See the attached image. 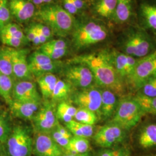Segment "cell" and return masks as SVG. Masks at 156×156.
Listing matches in <instances>:
<instances>
[{"label":"cell","mask_w":156,"mask_h":156,"mask_svg":"<svg viewBox=\"0 0 156 156\" xmlns=\"http://www.w3.org/2000/svg\"><path fill=\"white\" fill-rule=\"evenodd\" d=\"M71 62L82 63L88 67L95 82L103 89L109 90L117 95L123 94L122 79L113 66L109 49L76 56Z\"/></svg>","instance_id":"cell-1"},{"label":"cell","mask_w":156,"mask_h":156,"mask_svg":"<svg viewBox=\"0 0 156 156\" xmlns=\"http://www.w3.org/2000/svg\"><path fill=\"white\" fill-rule=\"evenodd\" d=\"M113 32L111 26L87 13L75 17L71 45L77 51L84 50L110 39Z\"/></svg>","instance_id":"cell-2"},{"label":"cell","mask_w":156,"mask_h":156,"mask_svg":"<svg viewBox=\"0 0 156 156\" xmlns=\"http://www.w3.org/2000/svg\"><path fill=\"white\" fill-rule=\"evenodd\" d=\"M117 50L136 58L149 55L156 49V40L136 23L119 29Z\"/></svg>","instance_id":"cell-3"},{"label":"cell","mask_w":156,"mask_h":156,"mask_svg":"<svg viewBox=\"0 0 156 156\" xmlns=\"http://www.w3.org/2000/svg\"><path fill=\"white\" fill-rule=\"evenodd\" d=\"M33 20L48 26L55 37L67 38L72 33L75 17L68 13L58 2H56L38 8Z\"/></svg>","instance_id":"cell-4"},{"label":"cell","mask_w":156,"mask_h":156,"mask_svg":"<svg viewBox=\"0 0 156 156\" xmlns=\"http://www.w3.org/2000/svg\"><path fill=\"white\" fill-rule=\"evenodd\" d=\"M145 114L140 104L134 97L124 98L117 104L111 123L124 130H128L139 123Z\"/></svg>","instance_id":"cell-5"},{"label":"cell","mask_w":156,"mask_h":156,"mask_svg":"<svg viewBox=\"0 0 156 156\" xmlns=\"http://www.w3.org/2000/svg\"><path fill=\"white\" fill-rule=\"evenodd\" d=\"M9 156H30L33 150V140L29 128L18 125L12 129L6 141Z\"/></svg>","instance_id":"cell-6"},{"label":"cell","mask_w":156,"mask_h":156,"mask_svg":"<svg viewBox=\"0 0 156 156\" xmlns=\"http://www.w3.org/2000/svg\"><path fill=\"white\" fill-rule=\"evenodd\" d=\"M66 81L72 86L82 89L90 87L94 80L89 68L82 63L71 62L62 69Z\"/></svg>","instance_id":"cell-7"},{"label":"cell","mask_w":156,"mask_h":156,"mask_svg":"<svg viewBox=\"0 0 156 156\" xmlns=\"http://www.w3.org/2000/svg\"><path fill=\"white\" fill-rule=\"evenodd\" d=\"M136 22L156 40V0L136 1Z\"/></svg>","instance_id":"cell-8"},{"label":"cell","mask_w":156,"mask_h":156,"mask_svg":"<svg viewBox=\"0 0 156 156\" xmlns=\"http://www.w3.org/2000/svg\"><path fill=\"white\" fill-rule=\"evenodd\" d=\"M154 77H156V50L138 59L134 73L128 80L135 87L140 89L147 80Z\"/></svg>","instance_id":"cell-9"},{"label":"cell","mask_w":156,"mask_h":156,"mask_svg":"<svg viewBox=\"0 0 156 156\" xmlns=\"http://www.w3.org/2000/svg\"><path fill=\"white\" fill-rule=\"evenodd\" d=\"M33 123L37 133L50 134L59 124L56 115V109L49 102L41 106L33 119Z\"/></svg>","instance_id":"cell-10"},{"label":"cell","mask_w":156,"mask_h":156,"mask_svg":"<svg viewBox=\"0 0 156 156\" xmlns=\"http://www.w3.org/2000/svg\"><path fill=\"white\" fill-rule=\"evenodd\" d=\"M73 101L79 108L88 109L101 116V90L90 87L77 91L73 95Z\"/></svg>","instance_id":"cell-11"},{"label":"cell","mask_w":156,"mask_h":156,"mask_svg":"<svg viewBox=\"0 0 156 156\" xmlns=\"http://www.w3.org/2000/svg\"><path fill=\"white\" fill-rule=\"evenodd\" d=\"M0 41L7 47L23 48L30 43L20 24L11 22L0 30Z\"/></svg>","instance_id":"cell-12"},{"label":"cell","mask_w":156,"mask_h":156,"mask_svg":"<svg viewBox=\"0 0 156 156\" xmlns=\"http://www.w3.org/2000/svg\"><path fill=\"white\" fill-rule=\"evenodd\" d=\"M136 8L135 0H117L113 20V28L120 29L136 23Z\"/></svg>","instance_id":"cell-13"},{"label":"cell","mask_w":156,"mask_h":156,"mask_svg":"<svg viewBox=\"0 0 156 156\" xmlns=\"http://www.w3.org/2000/svg\"><path fill=\"white\" fill-rule=\"evenodd\" d=\"M30 50L28 48H12V64L14 77L19 80L33 81L34 77L30 71L28 56Z\"/></svg>","instance_id":"cell-14"},{"label":"cell","mask_w":156,"mask_h":156,"mask_svg":"<svg viewBox=\"0 0 156 156\" xmlns=\"http://www.w3.org/2000/svg\"><path fill=\"white\" fill-rule=\"evenodd\" d=\"M12 19L17 24H27L33 20L37 7L31 0H8Z\"/></svg>","instance_id":"cell-15"},{"label":"cell","mask_w":156,"mask_h":156,"mask_svg":"<svg viewBox=\"0 0 156 156\" xmlns=\"http://www.w3.org/2000/svg\"><path fill=\"white\" fill-rule=\"evenodd\" d=\"M124 136V129L116 124L111 123L101 127L94 135L93 140L98 146L104 148H109L122 142Z\"/></svg>","instance_id":"cell-16"},{"label":"cell","mask_w":156,"mask_h":156,"mask_svg":"<svg viewBox=\"0 0 156 156\" xmlns=\"http://www.w3.org/2000/svg\"><path fill=\"white\" fill-rule=\"evenodd\" d=\"M116 2L117 0H91L88 13L113 28V20Z\"/></svg>","instance_id":"cell-17"},{"label":"cell","mask_w":156,"mask_h":156,"mask_svg":"<svg viewBox=\"0 0 156 156\" xmlns=\"http://www.w3.org/2000/svg\"><path fill=\"white\" fill-rule=\"evenodd\" d=\"M109 50L113 66L118 75L122 79L126 78L129 80L134 73L139 58L127 55L117 49Z\"/></svg>","instance_id":"cell-18"},{"label":"cell","mask_w":156,"mask_h":156,"mask_svg":"<svg viewBox=\"0 0 156 156\" xmlns=\"http://www.w3.org/2000/svg\"><path fill=\"white\" fill-rule=\"evenodd\" d=\"M29 43L40 46L54 39V35L50 28L42 23L33 20L26 24L23 28Z\"/></svg>","instance_id":"cell-19"},{"label":"cell","mask_w":156,"mask_h":156,"mask_svg":"<svg viewBox=\"0 0 156 156\" xmlns=\"http://www.w3.org/2000/svg\"><path fill=\"white\" fill-rule=\"evenodd\" d=\"M36 156H62L63 149L51 138L50 134L37 133L34 146Z\"/></svg>","instance_id":"cell-20"},{"label":"cell","mask_w":156,"mask_h":156,"mask_svg":"<svg viewBox=\"0 0 156 156\" xmlns=\"http://www.w3.org/2000/svg\"><path fill=\"white\" fill-rule=\"evenodd\" d=\"M71 46L70 40L58 38L51 39L40 46L38 50L53 60H60L68 54Z\"/></svg>","instance_id":"cell-21"},{"label":"cell","mask_w":156,"mask_h":156,"mask_svg":"<svg viewBox=\"0 0 156 156\" xmlns=\"http://www.w3.org/2000/svg\"><path fill=\"white\" fill-rule=\"evenodd\" d=\"M13 100L41 101L36 84L30 80H18L13 83L12 90Z\"/></svg>","instance_id":"cell-22"},{"label":"cell","mask_w":156,"mask_h":156,"mask_svg":"<svg viewBox=\"0 0 156 156\" xmlns=\"http://www.w3.org/2000/svg\"><path fill=\"white\" fill-rule=\"evenodd\" d=\"M9 107L15 117L23 120H32L41 107V101L13 100Z\"/></svg>","instance_id":"cell-23"},{"label":"cell","mask_w":156,"mask_h":156,"mask_svg":"<svg viewBox=\"0 0 156 156\" xmlns=\"http://www.w3.org/2000/svg\"><path fill=\"white\" fill-rule=\"evenodd\" d=\"M117 104L116 94L113 92L106 89L101 90V116L105 119L113 116Z\"/></svg>","instance_id":"cell-24"},{"label":"cell","mask_w":156,"mask_h":156,"mask_svg":"<svg viewBox=\"0 0 156 156\" xmlns=\"http://www.w3.org/2000/svg\"><path fill=\"white\" fill-rule=\"evenodd\" d=\"M58 2L68 13L76 17L88 13L90 1L87 0H59Z\"/></svg>","instance_id":"cell-25"},{"label":"cell","mask_w":156,"mask_h":156,"mask_svg":"<svg viewBox=\"0 0 156 156\" xmlns=\"http://www.w3.org/2000/svg\"><path fill=\"white\" fill-rule=\"evenodd\" d=\"M58 78L54 73H48L37 78V83L43 98L50 99L55 89Z\"/></svg>","instance_id":"cell-26"},{"label":"cell","mask_w":156,"mask_h":156,"mask_svg":"<svg viewBox=\"0 0 156 156\" xmlns=\"http://www.w3.org/2000/svg\"><path fill=\"white\" fill-rule=\"evenodd\" d=\"M139 144L145 149L156 146V124H151L145 126L139 136Z\"/></svg>","instance_id":"cell-27"},{"label":"cell","mask_w":156,"mask_h":156,"mask_svg":"<svg viewBox=\"0 0 156 156\" xmlns=\"http://www.w3.org/2000/svg\"><path fill=\"white\" fill-rule=\"evenodd\" d=\"M70 154H83L90 150V142L87 138L73 136L68 145L64 149Z\"/></svg>","instance_id":"cell-28"},{"label":"cell","mask_w":156,"mask_h":156,"mask_svg":"<svg viewBox=\"0 0 156 156\" xmlns=\"http://www.w3.org/2000/svg\"><path fill=\"white\" fill-rule=\"evenodd\" d=\"M0 72L15 78L12 64V48L4 46L0 47Z\"/></svg>","instance_id":"cell-29"},{"label":"cell","mask_w":156,"mask_h":156,"mask_svg":"<svg viewBox=\"0 0 156 156\" xmlns=\"http://www.w3.org/2000/svg\"><path fill=\"white\" fill-rule=\"evenodd\" d=\"M72 85L58 78L50 99L53 102L65 101L71 93Z\"/></svg>","instance_id":"cell-30"},{"label":"cell","mask_w":156,"mask_h":156,"mask_svg":"<svg viewBox=\"0 0 156 156\" xmlns=\"http://www.w3.org/2000/svg\"><path fill=\"white\" fill-rule=\"evenodd\" d=\"M64 64L60 60H56L51 63L42 66L30 68V71L36 78L48 73H55L62 71Z\"/></svg>","instance_id":"cell-31"},{"label":"cell","mask_w":156,"mask_h":156,"mask_svg":"<svg viewBox=\"0 0 156 156\" xmlns=\"http://www.w3.org/2000/svg\"><path fill=\"white\" fill-rule=\"evenodd\" d=\"M13 83L12 78L0 72V95L9 106L13 101Z\"/></svg>","instance_id":"cell-32"},{"label":"cell","mask_w":156,"mask_h":156,"mask_svg":"<svg viewBox=\"0 0 156 156\" xmlns=\"http://www.w3.org/2000/svg\"><path fill=\"white\" fill-rule=\"evenodd\" d=\"M77 108L75 106L66 101H62L56 108V115L58 119L65 123H68L73 120Z\"/></svg>","instance_id":"cell-33"},{"label":"cell","mask_w":156,"mask_h":156,"mask_svg":"<svg viewBox=\"0 0 156 156\" xmlns=\"http://www.w3.org/2000/svg\"><path fill=\"white\" fill-rule=\"evenodd\" d=\"M73 119L79 123L93 126L98 121V116L93 112L86 109L79 108H77V111Z\"/></svg>","instance_id":"cell-34"},{"label":"cell","mask_w":156,"mask_h":156,"mask_svg":"<svg viewBox=\"0 0 156 156\" xmlns=\"http://www.w3.org/2000/svg\"><path fill=\"white\" fill-rule=\"evenodd\" d=\"M134 98L140 104L145 113L156 115V97H147L139 94Z\"/></svg>","instance_id":"cell-35"},{"label":"cell","mask_w":156,"mask_h":156,"mask_svg":"<svg viewBox=\"0 0 156 156\" xmlns=\"http://www.w3.org/2000/svg\"><path fill=\"white\" fill-rule=\"evenodd\" d=\"M12 20L8 0H0V30L12 22Z\"/></svg>","instance_id":"cell-36"},{"label":"cell","mask_w":156,"mask_h":156,"mask_svg":"<svg viewBox=\"0 0 156 156\" xmlns=\"http://www.w3.org/2000/svg\"><path fill=\"white\" fill-rule=\"evenodd\" d=\"M11 127L5 117L0 115V142L6 143L12 131Z\"/></svg>","instance_id":"cell-37"},{"label":"cell","mask_w":156,"mask_h":156,"mask_svg":"<svg viewBox=\"0 0 156 156\" xmlns=\"http://www.w3.org/2000/svg\"><path fill=\"white\" fill-rule=\"evenodd\" d=\"M140 89H142L141 95L147 97H156V77L147 80Z\"/></svg>","instance_id":"cell-38"},{"label":"cell","mask_w":156,"mask_h":156,"mask_svg":"<svg viewBox=\"0 0 156 156\" xmlns=\"http://www.w3.org/2000/svg\"><path fill=\"white\" fill-rule=\"evenodd\" d=\"M50 135L51 138L56 142L57 145H59L62 149H65L68 145L69 142L71 139H68L66 137H64L62 134H60L56 129H53Z\"/></svg>","instance_id":"cell-39"},{"label":"cell","mask_w":156,"mask_h":156,"mask_svg":"<svg viewBox=\"0 0 156 156\" xmlns=\"http://www.w3.org/2000/svg\"><path fill=\"white\" fill-rule=\"evenodd\" d=\"M55 129L60 134H62L64 137H66L68 139H71L73 136L71 132L66 127H64L62 126V125H60V124H58L56 126Z\"/></svg>","instance_id":"cell-40"},{"label":"cell","mask_w":156,"mask_h":156,"mask_svg":"<svg viewBox=\"0 0 156 156\" xmlns=\"http://www.w3.org/2000/svg\"><path fill=\"white\" fill-rule=\"evenodd\" d=\"M31 1L38 8L42 6L58 2L59 0H31Z\"/></svg>","instance_id":"cell-41"},{"label":"cell","mask_w":156,"mask_h":156,"mask_svg":"<svg viewBox=\"0 0 156 156\" xmlns=\"http://www.w3.org/2000/svg\"><path fill=\"white\" fill-rule=\"evenodd\" d=\"M113 156H130V155L128 151L123 149H120L115 151V153Z\"/></svg>","instance_id":"cell-42"},{"label":"cell","mask_w":156,"mask_h":156,"mask_svg":"<svg viewBox=\"0 0 156 156\" xmlns=\"http://www.w3.org/2000/svg\"><path fill=\"white\" fill-rule=\"evenodd\" d=\"M115 151H111V150H107L102 152L100 156H113L115 153Z\"/></svg>","instance_id":"cell-43"},{"label":"cell","mask_w":156,"mask_h":156,"mask_svg":"<svg viewBox=\"0 0 156 156\" xmlns=\"http://www.w3.org/2000/svg\"><path fill=\"white\" fill-rule=\"evenodd\" d=\"M62 156H91L88 153H86L83 154H70L68 153L66 154H64Z\"/></svg>","instance_id":"cell-44"},{"label":"cell","mask_w":156,"mask_h":156,"mask_svg":"<svg viewBox=\"0 0 156 156\" xmlns=\"http://www.w3.org/2000/svg\"><path fill=\"white\" fill-rule=\"evenodd\" d=\"M1 142H0V154H1Z\"/></svg>","instance_id":"cell-45"},{"label":"cell","mask_w":156,"mask_h":156,"mask_svg":"<svg viewBox=\"0 0 156 156\" xmlns=\"http://www.w3.org/2000/svg\"><path fill=\"white\" fill-rule=\"evenodd\" d=\"M87 1H91V0H87Z\"/></svg>","instance_id":"cell-46"}]
</instances>
